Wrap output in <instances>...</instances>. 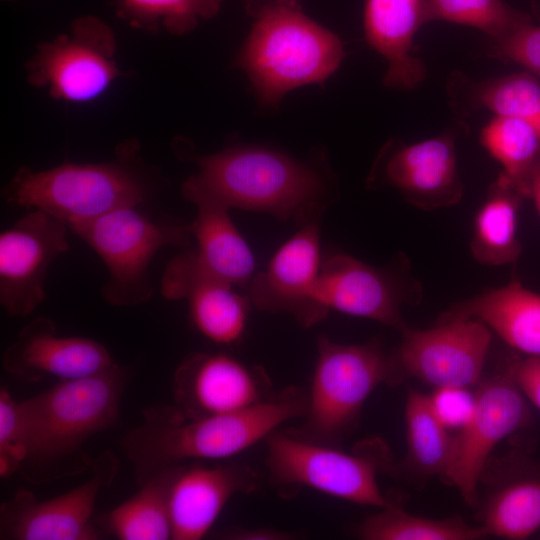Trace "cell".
I'll list each match as a JSON object with an SVG mask.
<instances>
[{
	"label": "cell",
	"instance_id": "obj_1",
	"mask_svg": "<svg viewBox=\"0 0 540 540\" xmlns=\"http://www.w3.org/2000/svg\"><path fill=\"white\" fill-rule=\"evenodd\" d=\"M307 394L288 387L248 408L189 419L174 406L143 411V422L121 440L138 485L152 474L191 460L223 461L267 439L282 424L303 418Z\"/></svg>",
	"mask_w": 540,
	"mask_h": 540
},
{
	"label": "cell",
	"instance_id": "obj_2",
	"mask_svg": "<svg viewBox=\"0 0 540 540\" xmlns=\"http://www.w3.org/2000/svg\"><path fill=\"white\" fill-rule=\"evenodd\" d=\"M127 381V370L115 364L20 401L24 457L17 471L26 481H54L91 466L84 444L116 423Z\"/></svg>",
	"mask_w": 540,
	"mask_h": 540
},
{
	"label": "cell",
	"instance_id": "obj_3",
	"mask_svg": "<svg viewBox=\"0 0 540 540\" xmlns=\"http://www.w3.org/2000/svg\"><path fill=\"white\" fill-rule=\"evenodd\" d=\"M198 172L182 186L199 191L228 209L267 213L303 224L324 209L325 184L308 164L275 149L240 145L195 156Z\"/></svg>",
	"mask_w": 540,
	"mask_h": 540
},
{
	"label": "cell",
	"instance_id": "obj_4",
	"mask_svg": "<svg viewBox=\"0 0 540 540\" xmlns=\"http://www.w3.org/2000/svg\"><path fill=\"white\" fill-rule=\"evenodd\" d=\"M254 18L236 58L265 106L291 90L323 84L344 58L340 38L304 14L296 2L248 0Z\"/></svg>",
	"mask_w": 540,
	"mask_h": 540
},
{
	"label": "cell",
	"instance_id": "obj_5",
	"mask_svg": "<svg viewBox=\"0 0 540 540\" xmlns=\"http://www.w3.org/2000/svg\"><path fill=\"white\" fill-rule=\"evenodd\" d=\"M389 374V353L379 341L340 344L321 335L304 420L286 432L340 447L356 429L368 397L381 383H388Z\"/></svg>",
	"mask_w": 540,
	"mask_h": 540
},
{
	"label": "cell",
	"instance_id": "obj_6",
	"mask_svg": "<svg viewBox=\"0 0 540 540\" xmlns=\"http://www.w3.org/2000/svg\"><path fill=\"white\" fill-rule=\"evenodd\" d=\"M266 466L272 482L283 491L306 487L359 505L386 507L378 476L391 466L389 451L370 439L346 452L337 446L274 432L267 439Z\"/></svg>",
	"mask_w": 540,
	"mask_h": 540
},
{
	"label": "cell",
	"instance_id": "obj_7",
	"mask_svg": "<svg viewBox=\"0 0 540 540\" xmlns=\"http://www.w3.org/2000/svg\"><path fill=\"white\" fill-rule=\"evenodd\" d=\"M148 189L126 162L64 163L34 171L20 168L4 190L8 204L45 211L71 224L112 210L141 205Z\"/></svg>",
	"mask_w": 540,
	"mask_h": 540
},
{
	"label": "cell",
	"instance_id": "obj_8",
	"mask_svg": "<svg viewBox=\"0 0 540 540\" xmlns=\"http://www.w3.org/2000/svg\"><path fill=\"white\" fill-rule=\"evenodd\" d=\"M139 207H121L69 225L105 264L108 278L101 295L113 306L148 301L153 295L149 266L154 256L162 248L191 241L189 224L155 220Z\"/></svg>",
	"mask_w": 540,
	"mask_h": 540
},
{
	"label": "cell",
	"instance_id": "obj_9",
	"mask_svg": "<svg viewBox=\"0 0 540 540\" xmlns=\"http://www.w3.org/2000/svg\"><path fill=\"white\" fill-rule=\"evenodd\" d=\"M116 39L101 19H75L67 33L40 43L25 65L28 82L54 99L86 103L100 97L121 74Z\"/></svg>",
	"mask_w": 540,
	"mask_h": 540
},
{
	"label": "cell",
	"instance_id": "obj_10",
	"mask_svg": "<svg viewBox=\"0 0 540 540\" xmlns=\"http://www.w3.org/2000/svg\"><path fill=\"white\" fill-rule=\"evenodd\" d=\"M400 333V344L389 353L388 384L414 377L434 388H470L481 381L492 340L481 321L442 315L435 326H407Z\"/></svg>",
	"mask_w": 540,
	"mask_h": 540
},
{
	"label": "cell",
	"instance_id": "obj_11",
	"mask_svg": "<svg viewBox=\"0 0 540 540\" xmlns=\"http://www.w3.org/2000/svg\"><path fill=\"white\" fill-rule=\"evenodd\" d=\"M317 297L328 313L334 310L374 320L401 332L408 326L401 314L402 306L420 302L422 287L401 255L377 267L334 253L321 263Z\"/></svg>",
	"mask_w": 540,
	"mask_h": 540
},
{
	"label": "cell",
	"instance_id": "obj_12",
	"mask_svg": "<svg viewBox=\"0 0 540 540\" xmlns=\"http://www.w3.org/2000/svg\"><path fill=\"white\" fill-rule=\"evenodd\" d=\"M529 418L527 400L512 379L508 359L503 370L482 381L475 392L473 413L455 435L452 457L442 476L466 504H478L479 483L494 448Z\"/></svg>",
	"mask_w": 540,
	"mask_h": 540
},
{
	"label": "cell",
	"instance_id": "obj_13",
	"mask_svg": "<svg viewBox=\"0 0 540 540\" xmlns=\"http://www.w3.org/2000/svg\"><path fill=\"white\" fill-rule=\"evenodd\" d=\"M118 459L106 451L93 462L92 476L81 485L51 499L38 501L27 490L18 491L0 509V538L12 540H96L92 523L100 491L118 471Z\"/></svg>",
	"mask_w": 540,
	"mask_h": 540
},
{
	"label": "cell",
	"instance_id": "obj_14",
	"mask_svg": "<svg viewBox=\"0 0 540 540\" xmlns=\"http://www.w3.org/2000/svg\"><path fill=\"white\" fill-rule=\"evenodd\" d=\"M68 230L57 217L30 209L1 233L0 304L10 316H29L45 300L48 269L70 247Z\"/></svg>",
	"mask_w": 540,
	"mask_h": 540
},
{
	"label": "cell",
	"instance_id": "obj_15",
	"mask_svg": "<svg viewBox=\"0 0 540 540\" xmlns=\"http://www.w3.org/2000/svg\"><path fill=\"white\" fill-rule=\"evenodd\" d=\"M367 183L371 187L389 186L425 211L456 205L463 195V183L454 138L443 133L411 144L388 142Z\"/></svg>",
	"mask_w": 540,
	"mask_h": 540
},
{
	"label": "cell",
	"instance_id": "obj_16",
	"mask_svg": "<svg viewBox=\"0 0 540 540\" xmlns=\"http://www.w3.org/2000/svg\"><path fill=\"white\" fill-rule=\"evenodd\" d=\"M271 382L260 366L247 365L227 353L197 352L174 372V408L195 419L239 411L272 397Z\"/></svg>",
	"mask_w": 540,
	"mask_h": 540
},
{
	"label": "cell",
	"instance_id": "obj_17",
	"mask_svg": "<svg viewBox=\"0 0 540 540\" xmlns=\"http://www.w3.org/2000/svg\"><path fill=\"white\" fill-rule=\"evenodd\" d=\"M320 268V227L318 220H311L256 272L246 294L252 307L287 313L302 327H311L329 314L317 297Z\"/></svg>",
	"mask_w": 540,
	"mask_h": 540
},
{
	"label": "cell",
	"instance_id": "obj_18",
	"mask_svg": "<svg viewBox=\"0 0 540 540\" xmlns=\"http://www.w3.org/2000/svg\"><path fill=\"white\" fill-rule=\"evenodd\" d=\"M161 293L169 300H186L192 323L210 341L232 345L242 339L252 308L249 297L201 267L190 248L167 265Z\"/></svg>",
	"mask_w": 540,
	"mask_h": 540
},
{
	"label": "cell",
	"instance_id": "obj_19",
	"mask_svg": "<svg viewBox=\"0 0 540 540\" xmlns=\"http://www.w3.org/2000/svg\"><path fill=\"white\" fill-rule=\"evenodd\" d=\"M117 364L100 342L79 336H58L53 320L37 317L26 324L2 357L3 369L26 381L44 377L78 379Z\"/></svg>",
	"mask_w": 540,
	"mask_h": 540
},
{
	"label": "cell",
	"instance_id": "obj_20",
	"mask_svg": "<svg viewBox=\"0 0 540 540\" xmlns=\"http://www.w3.org/2000/svg\"><path fill=\"white\" fill-rule=\"evenodd\" d=\"M257 480L245 464H177L169 495L172 540L203 538L227 502L253 491Z\"/></svg>",
	"mask_w": 540,
	"mask_h": 540
},
{
	"label": "cell",
	"instance_id": "obj_21",
	"mask_svg": "<svg viewBox=\"0 0 540 540\" xmlns=\"http://www.w3.org/2000/svg\"><path fill=\"white\" fill-rule=\"evenodd\" d=\"M427 21L426 0H366L365 37L387 62L385 86L411 90L424 80L426 69L413 54V42Z\"/></svg>",
	"mask_w": 540,
	"mask_h": 540
},
{
	"label": "cell",
	"instance_id": "obj_22",
	"mask_svg": "<svg viewBox=\"0 0 540 540\" xmlns=\"http://www.w3.org/2000/svg\"><path fill=\"white\" fill-rule=\"evenodd\" d=\"M181 194L196 207L189 224L197 263L235 287L247 289L256 274L254 254L229 215V209L207 195L181 186Z\"/></svg>",
	"mask_w": 540,
	"mask_h": 540
},
{
	"label": "cell",
	"instance_id": "obj_23",
	"mask_svg": "<svg viewBox=\"0 0 540 540\" xmlns=\"http://www.w3.org/2000/svg\"><path fill=\"white\" fill-rule=\"evenodd\" d=\"M443 315L477 319L511 349L540 357V294L517 280L458 302Z\"/></svg>",
	"mask_w": 540,
	"mask_h": 540
},
{
	"label": "cell",
	"instance_id": "obj_24",
	"mask_svg": "<svg viewBox=\"0 0 540 540\" xmlns=\"http://www.w3.org/2000/svg\"><path fill=\"white\" fill-rule=\"evenodd\" d=\"M524 199L502 173L490 185L474 217L469 244L471 255L478 263L501 266L518 260L522 252L518 216Z\"/></svg>",
	"mask_w": 540,
	"mask_h": 540
},
{
	"label": "cell",
	"instance_id": "obj_25",
	"mask_svg": "<svg viewBox=\"0 0 540 540\" xmlns=\"http://www.w3.org/2000/svg\"><path fill=\"white\" fill-rule=\"evenodd\" d=\"M176 465L152 474L130 498L103 515V528L120 540L172 539L169 505Z\"/></svg>",
	"mask_w": 540,
	"mask_h": 540
},
{
	"label": "cell",
	"instance_id": "obj_26",
	"mask_svg": "<svg viewBox=\"0 0 540 540\" xmlns=\"http://www.w3.org/2000/svg\"><path fill=\"white\" fill-rule=\"evenodd\" d=\"M480 518L487 536L529 538L540 529V474L520 475L500 483L489 493Z\"/></svg>",
	"mask_w": 540,
	"mask_h": 540
},
{
	"label": "cell",
	"instance_id": "obj_27",
	"mask_svg": "<svg viewBox=\"0 0 540 540\" xmlns=\"http://www.w3.org/2000/svg\"><path fill=\"white\" fill-rule=\"evenodd\" d=\"M405 425L407 454L403 466L421 477L443 476L455 436L435 415L428 395L414 390L408 393Z\"/></svg>",
	"mask_w": 540,
	"mask_h": 540
},
{
	"label": "cell",
	"instance_id": "obj_28",
	"mask_svg": "<svg viewBox=\"0 0 540 540\" xmlns=\"http://www.w3.org/2000/svg\"><path fill=\"white\" fill-rule=\"evenodd\" d=\"M367 517L357 528L364 540H476L487 536L479 524L473 526L461 517L433 519L412 515L390 504Z\"/></svg>",
	"mask_w": 540,
	"mask_h": 540
},
{
	"label": "cell",
	"instance_id": "obj_29",
	"mask_svg": "<svg viewBox=\"0 0 540 540\" xmlns=\"http://www.w3.org/2000/svg\"><path fill=\"white\" fill-rule=\"evenodd\" d=\"M480 142L525 197L528 178L540 161V133L520 119L494 116L483 127Z\"/></svg>",
	"mask_w": 540,
	"mask_h": 540
},
{
	"label": "cell",
	"instance_id": "obj_30",
	"mask_svg": "<svg viewBox=\"0 0 540 540\" xmlns=\"http://www.w3.org/2000/svg\"><path fill=\"white\" fill-rule=\"evenodd\" d=\"M223 0H116L117 16L131 27L172 35L191 32L200 21L213 18Z\"/></svg>",
	"mask_w": 540,
	"mask_h": 540
},
{
	"label": "cell",
	"instance_id": "obj_31",
	"mask_svg": "<svg viewBox=\"0 0 540 540\" xmlns=\"http://www.w3.org/2000/svg\"><path fill=\"white\" fill-rule=\"evenodd\" d=\"M428 21L441 20L478 29L500 41L524 25L530 17L503 0H426Z\"/></svg>",
	"mask_w": 540,
	"mask_h": 540
},
{
	"label": "cell",
	"instance_id": "obj_32",
	"mask_svg": "<svg viewBox=\"0 0 540 540\" xmlns=\"http://www.w3.org/2000/svg\"><path fill=\"white\" fill-rule=\"evenodd\" d=\"M473 101L494 116L520 119L540 133V81L524 71L477 83Z\"/></svg>",
	"mask_w": 540,
	"mask_h": 540
},
{
	"label": "cell",
	"instance_id": "obj_33",
	"mask_svg": "<svg viewBox=\"0 0 540 540\" xmlns=\"http://www.w3.org/2000/svg\"><path fill=\"white\" fill-rule=\"evenodd\" d=\"M20 401L6 388L0 390V472L3 477L18 470L22 462L20 445Z\"/></svg>",
	"mask_w": 540,
	"mask_h": 540
},
{
	"label": "cell",
	"instance_id": "obj_34",
	"mask_svg": "<svg viewBox=\"0 0 540 540\" xmlns=\"http://www.w3.org/2000/svg\"><path fill=\"white\" fill-rule=\"evenodd\" d=\"M491 52L500 59L520 65L540 81V26L532 22L524 25L496 41Z\"/></svg>",
	"mask_w": 540,
	"mask_h": 540
},
{
	"label": "cell",
	"instance_id": "obj_35",
	"mask_svg": "<svg viewBox=\"0 0 540 540\" xmlns=\"http://www.w3.org/2000/svg\"><path fill=\"white\" fill-rule=\"evenodd\" d=\"M437 418L451 431H458L469 421L475 407V392L467 387L435 388L429 395Z\"/></svg>",
	"mask_w": 540,
	"mask_h": 540
},
{
	"label": "cell",
	"instance_id": "obj_36",
	"mask_svg": "<svg viewBox=\"0 0 540 540\" xmlns=\"http://www.w3.org/2000/svg\"><path fill=\"white\" fill-rule=\"evenodd\" d=\"M509 370L524 398L540 411V357H510Z\"/></svg>",
	"mask_w": 540,
	"mask_h": 540
},
{
	"label": "cell",
	"instance_id": "obj_37",
	"mask_svg": "<svg viewBox=\"0 0 540 540\" xmlns=\"http://www.w3.org/2000/svg\"><path fill=\"white\" fill-rule=\"evenodd\" d=\"M227 539L233 540H289L294 535L269 527L236 529L226 534Z\"/></svg>",
	"mask_w": 540,
	"mask_h": 540
},
{
	"label": "cell",
	"instance_id": "obj_38",
	"mask_svg": "<svg viewBox=\"0 0 540 540\" xmlns=\"http://www.w3.org/2000/svg\"><path fill=\"white\" fill-rule=\"evenodd\" d=\"M525 197L533 201L540 216V161L531 172L525 189Z\"/></svg>",
	"mask_w": 540,
	"mask_h": 540
},
{
	"label": "cell",
	"instance_id": "obj_39",
	"mask_svg": "<svg viewBox=\"0 0 540 540\" xmlns=\"http://www.w3.org/2000/svg\"><path fill=\"white\" fill-rule=\"evenodd\" d=\"M278 2H282V3H293V2H296L295 0H276Z\"/></svg>",
	"mask_w": 540,
	"mask_h": 540
},
{
	"label": "cell",
	"instance_id": "obj_40",
	"mask_svg": "<svg viewBox=\"0 0 540 540\" xmlns=\"http://www.w3.org/2000/svg\"><path fill=\"white\" fill-rule=\"evenodd\" d=\"M7 1H11V0H7Z\"/></svg>",
	"mask_w": 540,
	"mask_h": 540
}]
</instances>
